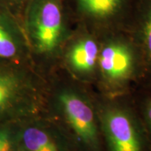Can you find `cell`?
<instances>
[{"instance_id":"cell-1","label":"cell","mask_w":151,"mask_h":151,"mask_svg":"<svg viewBox=\"0 0 151 151\" xmlns=\"http://www.w3.org/2000/svg\"><path fill=\"white\" fill-rule=\"evenodd\" d=\"M62 15L55 0H42L29 16V27L36 48L41 52H51L60 42L62 32Z\"/></svg>"},{"instance_id":"cell-2","label":"cell","mask_w":151,"mask_h":151,"mask_svg":"<svg viewBox=\"0 0 151 151\" xmlns=\"http://www.w3.org/2000/svg\"><path fill=\"white\" fill-rule=\"evenodd\" d=\"M60 101L69 124L85 143L94 144L97 132L91 107L80 96L73 92H64Z\"/></svg>"},{"instance_id":"cell-3","label":"cell","mask_w":151,"mask_h":151,"mask_svg":"<svg viewBox=\"0 0 151 151\" xmlns=\"http://www.w3.org/2000/svg\"><path fill=\"white\" fill-rule=\"evenodd\" d=\"M104 128L113 151L142 150L139 133L123 111H109L104 117Z\"/></svg>"},{"instance_id":"cell-4","label":"cell","mask_w":151,"mask_h":151,"mask_svg":"<svg viewBox=\"0 0 151 151\" xmlns=\"http://www.w3.org/2000/svg\"><path fill=\"white\" fill-rule=\"evenodd\" d=\"M99 64L107 78L119 81L130 73L133 66V58L129 49L124 45L111 43L101 50L99 55Z\"/></svg>"},{"instance_id":"cell-5","label":"cell","mask_w":151,"mask_h":151,"mask_svg":"<svg viewBox=\"0 0 151 151\" xmlns=\"http://www.w3.org/2000/svg\"><path fill=\"white\" fill-rule=\"evenodd\" d=\"M97 43L90 39L76 43L69 54V60L73 69L80 72L92 71L98 58Z\"/></svg>"},{"instance_id":"cell-6","label":"cell","mask_w":151,"mask_h":151,"mask_svg":"<svg viewBox=\"0 0 151 151\" xmlns=\"http://www.w3.org/2000/svg\"><path fill=\"white\" fill-rule=\"evenodd\" d=\"M21 40L10 20L0 14V58L13 59L20 54Z\"/></svg>"},{"instance_id":"cell-7","label":"cell","mask_w":151,"mask_h":151,"mask_svg":"<svg viewBox=\"0 0 151 151\" xmlns=\"http://www.w3.org/2000/svg\"><path fill=\"white\" fill-rule=\"evenodd\" d=\"M20 79L11 71H0V116L13 107L20 94Z\"/></svg>"},{"instance_id":"cell-8","label":"cell","mask_w":151,"mask_h":151,"mask_svg":"<svg viewBox=\"0 0 151 151\" xmlns=\"http://www.w3.org/2000/svg\"><path fill=\"white\" fill-rule=\"evenodd\" d=\"M22 139L27 151H59L52 138L40 128L27 127L24 130Z\"/></svg>"},{"instance_id":"cell-9","label":"cell","mask_w":151,"mask_h":151,"mask_svg":"<svg viewBox=\"0 0 151 151\" xmlns=\"http://www.w3.org/2000/svg\"><path fill=\"white\" fill-rule=\"evenodd\" d=\"M80 2L85 10L90 14L105 17L116 10L120 0H80Z\"/></svg>"},{"instance_id":"cell-10","label":"cell","mask_w":151,"mask_h":151,"mask_svg":"<svg viewBox=\"0 0 151 151\" xmlns=\"http://www.w3.org/2000/svg\"><path fill=\"white\" fill-rule=\"evenodd\" d=\"M143 43L147 56V60L151 71V4L147 14L143 27Z\"/></svg>"},{"instance_id":"cell-11","label":"cell","mask_w":151,"mask_h":151,"mask_svg":"<svg viewBox=\"0 0 151 151\" xmlns=\"http://www.w3.org/2000/svg\"><path fill=\"white\" fill-rule=\"evenodd\" d=\"M14 139L11 131L8 129H0V151H13Z\"/></svg>"},{"instance_id":"cell-12","label":"cell","mask_w":151,"mask_h":151,"mask_svg":"<svg viewBox=\"0 0 151 151\" xmlns=\"http://www.w3.org/2000/svg\"><path fill=\"white\" fill-rule=\"evenodd\" d=\"M143 113L147 126L151 134V95L148 96L144 101L143 104Z\"/></svg>"}]
</instances>
